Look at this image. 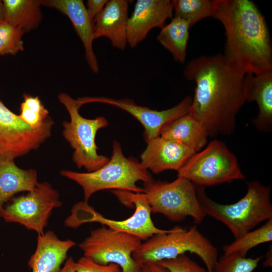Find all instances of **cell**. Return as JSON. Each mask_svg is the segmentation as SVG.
Here are the masks:
<instances>
[{
	"label": "cell",
	"instance_id": "16",
	"mask_svg": "<svg viewBox=\"0 0 272 272\" xmlns=\"http://www.w3.org/2000/svg\"><path fill=\"white\" fill-rule=\"evenodd\" d=\"M129 1L110 0L93 21L94 39L105 37L112 46L124 50L127 45Z\"/></svg>",
	"mask_w": 272,
	"mask_h": 272
},
{
	"label": "cell",
	"instance_id": "26",
	"mask_svg": "<svg viewBox=\"0 0 272 272\" xmlns=\"http://www.w3.org/2000/svg\"><path fill=\"white\" fill-rule=\"evenodd\" d=\"M20 105L19 117L29 126L37 128L42 125L50 116L49 111L42 104L38 96L23 94Z\"/></svg>",
	"mask_w": 272,
	"mask_h": 272
},
{
	"label": "cell",
	"instance_id": "14",
	"mask_svg": "<svg viewBox=\"0 0 272 272\" xmlns=\"http://www.w3.org/2000/svg\"><path fill=\"white\" fill-rule=\"evenodd\" d=\"M173 15L172 1L138 0L128 20L127 44L135 48L146 39L152 29H162Z\"/></svg>",
	"mask_w": 272,
	"mask_h": 272
},
{
	"label": "cell",
	"instance_id": "27",
	"mask_svg": "<svg viewBox=\"0 0 272 272\" xmlns=\"http://www.w3.org/2000/svg\"><path fill=\"white\" fill-rule=\"evenodd\" d=\"M263 258L246 257L238 253L224 254L218 259L213 272H253Z\"/></svg>",
	"mask_w": 272,
	"mask_h": 272
},
{
	"label": "cell",
	"instance_id": "31",
	"mask_svg": "<svg viewBox=\"0 0 272 272\" xmlns=\"http://www.w3.org/2000/svg\"><path fill=\"white\" fill-rule=\"evenodd\" d=\"M108 0H88L86 7L90 18L93 21L101 12Z\"/></svg>",
	"mask_w": 272,
	"mask_h": 272
},
{
	"label": "cell",
	"instance_id": "7",
	"mask_svg": "<svg viewBox=\"0 0 272 272\" xmlns=\"http://www.w3.org/2000/svg\"><path fill=\"white\" fill-rule=\"evenodd\" d=\"M58 98L68 111L70 121H63L62 135L74 150L72 159L79 169L84 167L87 172L97 170L106 164L109 158L97 153L95 139L97 131L109 125L103 116L87 119L79 113L83 105L79 98L75 99L61 93Z\"/></svg>",
	"mask_w": 272,
	"mask_h": 272
},
{
	"label": "cell",
	"instance_id": "29",
	"mask_svg": "<svg viewBox=\"0 0 272 272\" xmlns=\"http://www.w3.org/2000/svg\"><path fill=\"white\" fill-rule=\"evenodd\" d=\"M169 272H209L185 254L170 259H164L157 262Z\"/></svg>",
	"mask_w": 272,
	"mask_h": 272
},
{
	"label": "cell",
	"instance_id": "28",
	"mask_svg": "<svg viewBox=\"0 0 272 272\" xmlns=\"http://www.w3.org/2000/svg\"><path fill=\"white\" fill-rule=\"evenodd\" d=\"M24 32L6 21L0 23V55H16L24 50Z\"/></svg>",
	"mask_w": 272,
	"mask_h": 272
},
{
	"label": "cell",
	"instance_id": "12",
	"mask_svg": "<svg viewBox=\"0 0 272 272\" xmlns=\"http://www.w3.org/2000/svg\"><path fill=\"white\" fill-rule=\"evenodd\" d=\"M54 124L50 117L40 126L32 127L0 100V160H14L37 149L51 136Z\"/></svg>",
	"mask_w": 272,
	"mask_h": 272
},
{
	"label": "cell",
	"instance_id": "18",
	"mask_svg": "<svg viewBox=\"0 0 272 272\" xmlns=\"http://www.w3.org/2000/svg\"><path fill=\"white\" fill-rule=\"evenodd\" d=\"M75 245L72 240H60L52 231L38 235L36 248L28 266L32 272H59L69 250Z\"/></svg>",
	"mask_w": 272,
	"mask_h": 272
},
{
	"label": "cell",
	"instance_id": "20",
	"mask_svg": "<svg viewBox=\"0 0 272 272\" xmlns=\"http://www.w3.org/2000/svg\"><path fill=\"white\" fill-rule=\"evenodd\" d=\"M38 183L35 169H21L13 160H0V213L5 203L14 195L32 191Z\"/></svg>",
	"mask_w": 272,
	"mask_h": 272
},
{
	"label": "cell",
	"instance_id": "8",
	"mask_svg": "<svg viewBox=\"0 0 272 272\" xmlns=\"http://www.w3.org/2000/svg\"><path fill=\"white\" fill-rule=\"evenodd\" d=\"M177 177L205 187L245 178L236 156L217 139L192 155L177 171Z\"/></svg>",
	"mask_w": 272,
	"mask_h": 272
},
{
	"label": "cell",
	"instance_id": "22",
	"mask_svg": "<svg viewBox=\"0 0 272 272\" xmlns=\"http://www.w3.org/2000/svg\"><path fill=\"white\" fill-rule=\"evenodd\" d=\"M5 21L24 33L37 28L42 19L39 0L2 1Z\"/></svg>",
	"mask_w": 272,
	"mask_h": 272
},
{
	"label": "cell",
	"instance_id": "6",
	"mask_svg": "<svg viewBox=\"0 0 272 272\" xmlns=\"http://www.w3.org/2000/svg\"><path fill=\"white\" fill-rule=\"evenodd\" d=\"M111 192L122 204L135 208L133 214L121 221L107 219L90 206L88 202L80 201L72 209L71 214L64 222L65 226L76 229L86 223L97 222L115 231L133 235L142 241L152 236L171 232L169 230L159 229L155 226L151 219V211L145 194L121 190H113Z\"/></svg>",
	"mask_w": 272,
	"mask_h": 272
},
{
	"label": "cell",
	"instance_id": "23",
	"mask_svg": "<svg viewBox=\"0 0 272 272\" xmlns=\"http://www.w3.org/2000/svg\"><path fill=\"white\" fill-rule=\"evenodd\" d=\"M190 28L186 21L174 17L161 29L157 37L158 42L180 63H184L186 60Z\"/></svg>",
	"mask_w": 272,
	"mask_h": 272
},
{
	"label": "cell",
	"instance_id": "3",
	"mask_svg": "<svg viewBox=\"0 0 272 272\" xmlns=\"http://www.w3.org/2000/svg\"><path fill=\"white\" fill-rule=\"evenodd\" d=\"M245 195L233 204H221L211 199L205 187L197 186L198 198L207 215L226 226L235 239L261 223L272 219L271 186L258 181L247 182Z\"/></svg>",
	"mask_w": 272,
	"mask_h": 272
},
{
	"label": "cell",
	"instance_id": "33",
	"mask_svg": "<svg viewBox=\"0 0 272 272\" xmlns=\"http://www.w3.org/2000/svg\"><path fill=\"white\" fill-rule=\"evenodd\" d=\"M75 261L72 257L68 258L63 266L59 272H76Z\"/></svg>",
	"mask_w": 272,
	"mask_h": 272
},
{
	"label": "cell",
	"instance_id": "4",
	"mask_svg": "<svg viewBox=\"0 0 272 272\" xmlns=\"http://www.w3.org/2000/svg\"><path fill=\"white\" fill-rule=\"evenodd\" d=\"M60 174L72 180L83 188L85 201L94 193L105 189L121 190L135 193L143 192L137 184L153 180L151 175L137 160L127 158L123 154L120 143H112V155L101 168L91 172H78L62 170Z\"/></svg>",
	"mask_w": 272,
	"mask_h": 272
},
{
	"label": "cell",
	"instance_id": "17",
	"mask_svg": "<svg viewBox=\"0 0 272 272\" xmlns=\"http://www.w3.org/2000/svg\"><path fill=\"white\" fill-rule=\"evenodd\" d=\"M41 5L57 10L72 22L82 41L86 61L94 74L99 71V64L93 48V21L90 18L82 0H41Z\"/></svg>",
	"mask_w": 272,
	"mask_h": 272
},
{
	"label": "cell",
	"instance_id": "25",
	"mask_svg": "<svg viewBox=\"0 0 272 272\" xmlns=\"http://www.w3.org/2000/svg\"><path fill=\"white\" fill-rule=\"evenodd\" d=\"M213 1L172 0L174 17L186 21L190 28L200 20L212 17Z\"/></svg>",
	"mask_w": 272,
	"mask_h": 272
},
{
	"label": "cell",
	"instance_id": "30",
	"mask_svg": "<svg viewBox=\"0 0 272 272\" xmlns=\"http://www.w3.org/2000/svg\"><path fill=\"white\" fill-rule=\"evenodd\" d=\"M75 268L76 272H122L116 264H100L85 256L75 262Z\"/></svg>",
	"mask_w": 272,
	"mask_h": 272
},
{
	"label": "cell",
	"instance_id": "19",
	"mask_svg": "<svg viewBox=\"0 0 272 272\" xmlns=\"http://www.w3.org/2000/svg\"><path fill=\"white\" fill-rule=\"evenodd\" d=\"M246 101H255L258 113L252 123L260 132H270L272 128V70L245 77Z\"/></svg>",
	"mask_w": 272,
	"mask_h": 272
},
{
	"label": "cell",
	"instance_id": "34",
	"mask_svg": "<svg viewBox=\"0 0 272 272\" xmlns=\"http://www.w3.org/2000/svg\"><path fill=\"white\" fill-rule=\"evenodd\" d=\"M266 259L263 262V266L265 267H272V248L271 244L269 247L266 254Z\"/></svg>",
	"mask_w": 272,
	"mask_h": 272
},
{
	"label": "cell",
	"instance_id": "35",
	"mask_svg": "<svg viewBox=\"0 0 272 272\" xmlns=\"http://www.w3.org/2000/svg\"><path fill=\"white\" fill-rule=\"evenodd\" d=\"M5 21L3 5L2 1H0V23Z\"/></svg>",
	"mask_w": 272,
	"mask_h": 272
},
{
	"label": "cell",
	"instance_id": "32",
	"mask_svg": "<svg viewBox=\"0 0 272 272\" xmlns=\"http://www.w3.org/2000/svg\"><path fill=\"white\" fill-rule=\"evenodd\" d=\"M141 272H169L156 262H147L141 265Z\"/></svg>",
	"mask_w": 272,
	"mask_h": 272
},
{
	"label": "cell",
	"instance_id": "13",
	"mask_svg": "<svg viewBox=\"0 0 272 272\" xmlns=\"http://www.w3.org/2000/svg\"><path fill=\"white\" fill-rule=\"evenodd\" d=\"M83 104L101 103L113 106L133 116L143 126L144 138L148 141L160 137L163 129L170 122L189 111L192 98L186 96L178 104L170 108L158 111L138 105L129 98L115 99L105 97L81 98Z\"/></svg>",
	"mask_w": 272,
	"mask_h": 272
},
{
	"label": "cell",
	"instance_id": "21",
	"mask_svg": "<svg viewBox=\"0 0 272 272\" xmlns=\"http://www.w3.org/2000/svg\"><path fill=\"white\" fill-rule=\"evenodd\" d=\"M160 136L197 152L208 143V133L202 125L189 111L167 125Z\"/></svg>",
	"mask_w": 272,
	"mask_h": 272
},
{
	"label": "cell",
	"instance_id": "9",
	"mask_svg": "<svg viewBox=\"0 0 272 272\" xmlns=\"http://www.w3.org/2000/svg\"><path fill=\"white\" fill-rule=\"evenodd\" d=\"M143 186L152 213L161 214L173 222L189 216L196 224L207 216L197 195V186L186 178L177 177L171 182L153 179Z\"/></svg>",
	"mask_w": 272,
	"mask_h": 272
},
{
	"label": "cell",
	"instance_id": "10",
	"mask_svg": "<svg viewBox=\"0 0 272 272\" xmlns=\"http://www.w3.org/2000/svg\"><path fill=\"white\" fill-rule=\"evenodd\" d=\"M142 242L133 235L102 226L93 230L79 246L84 256L97 263L116 264L122 272H141L132 254Z\"/></svg>",
	"mask_w": 272,
	"mask_h": 272
},
{
	"label": "cell",
	"instance_id": "15",
	"mask_svg": "<svg viewBox=\"0 0 272 272\" xmlns=\"http://www.w3.org/2000/svg\"><path fill=\"white\" fill-rule=\"evenodd\" d=\"M147 143L141 154L140 164L154 174L174 170L177 172L195 152L174 141L161 136Z\"/></svg>",
	"mask_w": 272,
	"mask_h": 272
},
{
	"label": "cell",
	"instance_id": "11",
	"mask_svg": "<svg viewBox=\"0 0 272 272\" xmlns=\"http://www.w3.org/2000/svg\"><path fill=\"white\" fill-rule=\"evenodd\" d=\"M61 205L59 193L50 184L38 182L33 190L13 198L10 204L4 206L0 217L43 235L52 210Z\"/></svg>",
	"mask_w": 272,
	"mask_h": 272
},
{
	"label": "cell",
	"instance_id": "1",
	"mask_svg": "<svg viewBox=\"0 0 272 272\" xmlns=\"http://www.w3.org/2000/svg\"><path fill=\"white\" fill-rule=\"evenodd\" d=\"M196 86L189 112L202 125L208 137L230 135L236 117L246 102L245 77L222 54L191 60L183 70Z\"/></svg>",
	"mask_w": 272,
	"mask_h": 272
},
{
	"label": "cell",
	"instance_id": "24",
	"mask_svg": "<svg viewBox=\"0 0 272 272\" xmlns=\"http://www.w3.org/2000/svg\"><path fill=\"white\" fill-rule=\"evenodd\" d=\"M272 241V219L266 221L264 225L254 230L244 234L230 244L223 247L224 254L238 253L246 256L252 248L264 243Z\"/></svg>",
	"mask_w": 272,
	"mask_h": 272
},
{
	"label": "cell",
	"instance_id": "5",
	"mask_svg": "<svg viewBox=\"0 0 272 272\" xmlns=\"http://www.w3.org/2000/svg\"><path fill=\"white\" fill-rule=\"evenodd\" d=\"M189 252L197 255L209 272L218 259V249L193 225L188 229L175 227L169 233L155 235L142 242L132 254L140 265L173 259Z\"/></svg>",
	"mask_w": 272,
	"mask_h": 272
},
{
	"label": "cell",
	"instance_id": "2",
	"mask_svg": "<svg viewBox=\"0 0 272 272\" xmlns=\"http://www.w3.org/2000/svg\"><path fill=\"white\" fill-rule=\"evenodd\" d=\"M212 17L225 29L223 54L233 68L258 75L272 70V47L264 18L249 0H214Z\"/></svg>",
	"mask_w": 272,
	"mask_h": 272
}]
</instances>
